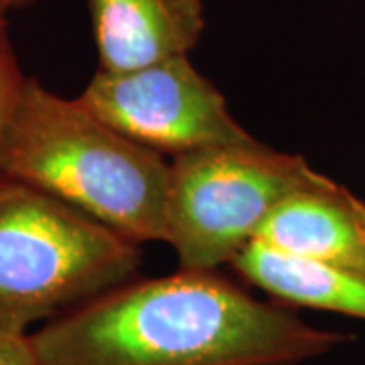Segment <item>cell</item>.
Returning <instances> with one entry per match:
<instances>
[{"label":"cell","instance_id":"8992f818","mask_svg":"<svg viewBox=\"0 0 365 365\" xmlns=\"http://www.w3.org/2000/svg\"><path fill=\"white\" fill-rule=\"evenodd\" d=\"M102 71L187 55L205 29L201 0H88Z\"/></svg>","mask_w":365,"mask_h":365},{"label":"cell","instance_id":"7a4b0ae2","mask_svg":"<svg viewBox=\"0 0 365 365\" xmlns=\"http://www.w3.org/2000/svg\"><path fill=\"white\" fill-rule=\"evenodd\" d=\"M2 177L57 197L136 244L165 242L170 160L35 78H26L6 134Z\"/></svg>","mask_w":365,"mask_h":365},{"label":"cell","instance_id":"3957f363","mask_svg":"<svg viewBox=\"0 0 365 365\" xmlns=\"http://www.w3.org/2000/svg\"><path fill=\"white\" fill-rule=\"evenodd\" d=\"M140 244L31 185L0 177V331L29 335L134 276Z\"/></svg>","mask_w":365,"mask_h":365},{"label":"cell","instance_id":"9c48e42d","mask_svg":"<svg viewBox=\"0 0 365 365\" xmlns=\"http://www.w3.org/2000/svg\"><path fill=\"white\" fill-rule=\"evenodd\" d=\"M26 78L23 76L13 45L6 33L4 19L0 21V177H2V148L11 128L16 106L25 88Z\"/></svg>","mask_w":365,"mask_h":365},{"label":"cell","instance_id":"277c9868","mask_svg":"<svg viewBox=\"0 0 365 365\" xmlns=\"http://www.w3.org/2000/svg\"><path fill=\"white\" fill-rule=\"evenodd\" d=\"M325 177L304 157L260 140L173 157L165 242L179 268L220 270L256 240L284 197Z\"/></svg>","mask_w":365,"mask_h":365},{"label":"cell","instance_id":"52a82bcc","mask_svg":"<svg viewBox=\"0 0 365 365\" xmlns=\"http://www.w3.org/2000/svg\"><path fill=\"white\" fill-rule=\"evenodd\" d=\"M254 242L297 258L365 266V203L325 177L284 197Z\"/></svg>","mask_w":365,"mask_h":365},{"label":"cell","instance_id":"30bf717a","mask_svg":"<svg viewBox=\"0 0 365 365\" xmlns=\"http://www.w3.org/2000/svg\"><path fill=\"white\" fill-rule=\"evenodd\" d=\"M0 365H35L29 335L0 331Z\"/></svg>","mask_w":365,"mask_h":365},{"label":"cell","instance_id":"7c38bea8","mask_svg":"<svg viewBox=\"0 0 365 365\" xmlns=\"http://www.w3.org/2000/svg\"><path fill=\"white\" fill-rule=\"evenodd\" d=\"M2 19H4V14H0V21H2Z\"/></svg>","mask_w":365,"mask_h":365},{"label":"cell","instance_id":"6da1fadb","mask_svg":"<svg viewBox=\"0 0 365 365\" xmlns=\"http://www.w3.org/2000/svg\"><path fill=\"white\" fill-rule=\"evenodd\" d=\"M35 365H300L349 339L260 300L220 270L106 290L29 333Z\"/></svg>","mask_w":365,"mask_h":365},{"label":"cell","instance_id":"ba28073f","mask_svg":"<svg viewBox=\"0 0 365 365\" xmlns=\"http://www.w3.org/2000/svg\"><path fill=\"white\" fill-rule=\"evenodd\" d=\"M244 282L284 307L331 311L365 321V266L288 256L252 242L230 264Z\"/></svg>","mask_w":365,"mask_h":365},{"label":"cell","instance_id":"5b68a950","mask_svg":"<svg viewBox=\"0 0 365 365\" xmlns=\"http://www.w3.org/2000/svg\"><path fill=\"white\" fill-rule=\"evenodd\" d=\"M78 100L112 128L160 155L179 157L256 140L187 55L130 71L98 69Z\"/></svg>","mask_w":365,"mask_h":365},{"label":"cell","instance_id":"8fae6325","mask_svg":"<svg viewBox=\"0 0 365 365\" xmlns=\"http://www.w3.org/2000/svg\"><path fill=\"white\" fill-rule=\"evenodd\" d=\"M35 0H0V14H4L11 9H23V6H29L33 4Z\"/></svg>","mask_w":365,"mask_h":365}]
</instances>
